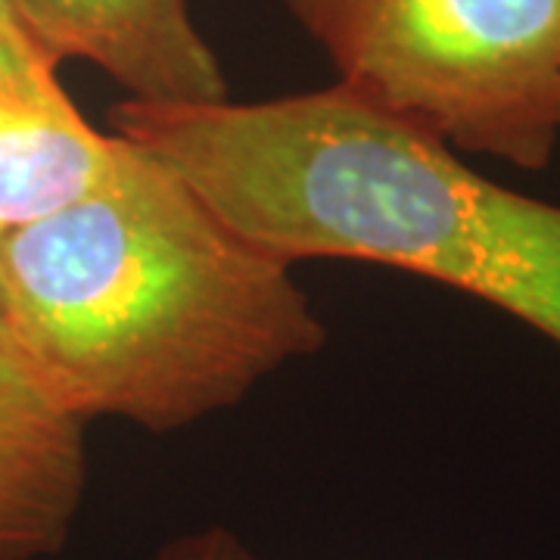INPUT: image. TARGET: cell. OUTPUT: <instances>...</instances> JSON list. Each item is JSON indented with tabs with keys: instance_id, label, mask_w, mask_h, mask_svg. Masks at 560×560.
Instances as JSON below:
<instances>
[{
	"instance_id": "obj_1",
	"label": "cell",
	"mask_w": 560,
	"mask_h": 560,
	"mask_svg": "<svg viewBox=\"0 0 560 560\" xmlns=\"http://www.w3.org/2000/svg\"><path fill=\"white\" fill-rule=\"evenodd\" d=\"M0 261V346L81 423L184 430L327 342L290 265L119 135L101 184L7 231Z\"/></svg>"
},
{
	"instance_id": "obj_2",
	"label": "cell",
	"mask_w": 560,
	"mask_h": 560,
	"mask_svg": "<svg viewBox=\"0 0 560 560\" xmlns=\"http://www.w3.org/2000/svg\"><path fill=\"white\" fill-rule=\"evenodd\" d=\"M109 121L275 259L401 268L560 346V206L489 180L342 84L261 103L121 101Z\"/></svg>"
},
{
	"instance_id": "obj_3",
	"label": "cell",
	"mask_w": 560,
	"mask_h": 560,
	"mask_svg": "<svg viewBox=\"0 0 560 560\" xmlns=\"http://www.w3.org/2000/svg\"><path fill=\"white\" fill-rule=\"evenodd\" d=\"M283 3L361 101L523 172L555 156L560 0Z\"/></svg>"
},
{
	"instance_id": "obj_4",
	"label": "cell",
	"mask_w": 560,
	"mask_h": 560,
	"mask_svg": "<svg viewBox=\"0 0 560 560\" xmlns=\"http://www.w3.org/2000/svg\"><path fill=\"white\" fill-rule=\"evenodd\" d=\"M57 62L97 66L140 103L228 101V79L187 0H16Z\"/></svg>"
},
{
	"instance_id": "obj_5",
	"label": "cell",
	"mask_w": 560,
	"mask_h": 560,
	"mask_svg": "<svg viewBox=\"0 0 560 560\" xmlns=\"http://www.w3.org/2000/svg\"><path fill=\"white\" fill-rule=\"evenodd\" d=\"M84 489V423L0 346V560L62 551Z\"/></svg>"
},
{
	"instance_id": "obj_6",
	"label": "cell",
	"mask_w": 560,
	"mask_h": 560,
	"mask_svg": "<svg viewBox=\"0 0 560 560\" xmlns=\"http://www.w3.org/2000/svg\"><path fill=\"white\" fill-rule=\"evenodd\" d=\"M116 156V135L81 116L69 94L0 91V237L94 190Z\"/></svg>"
},
{
	"instance_id": "obj_7",
	"label": "cell",
	"mask_w": 560,
	"mask_h": 560,
	"mask_svg": "<svg viewBox=\"0 0 560 560\" xmlns=\"http://www.w3.org/2000/svg\"><path fill=\"white\" fill-rule=\"evenodd\" d=\"M0 91L54 97L66 94L60 81V62L35 38L22 20L16 0H0Z\"/></svg>"
},
{
	"instance_id": "obj_8",
	"label": "cell",
	"mask_w": 560,
	"mask_h": 560,
	"mask_svg": "<svg viewBox=\"0 0 560 560\" xmlns=\"http://www.w3.org/2000/svg\"><path fill=\"white\" fill-rule=\"evenodd\" d=\"M153 560H265L256 555L246 541L224 529V526H206L197 533H184L162 545Z\"/></svg>"
},
{
	"instance_id": "obj_9",
	"label": "cell",
	"mask_w": 560,
	"mask_h": 560,
	"mask_svg": "<svg viewBox=\"0 0 560 560\" xmlns=\"http://www.w3.org/2000/svg\"><path fill=\"white\" fill-rule=\"evenodd\" d=\"M0 324H3V261H0Z\"/></svg>"
}]
</instances>
